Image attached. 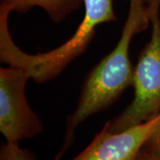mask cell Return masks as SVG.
I'll return each instance as SVG.
<instances>
[{
	"mask_svg": "<svg viewBox=\"0 0 160 160\" xmlns=\"http://www.w3.org/2000/svg\"><path fill=\"white\" fill-rule=\"evenodd\" d=\"M151 35L133 67L134 97L118 116L107 121L111 132L139 126L160 115V16L151 13Z\"/></svg>",
	"mask_w": 160,
	"mask_h": 160,
	"instance_id": "obj_3",
	"label": "cell"
},
{
	"mask_svg": "<svg viewBox=\"0 0 160 160\" xmlns=\"http://www.w3.org/2000/svg\"><path fill=\"white\" fill-rule=\"evenodd\" d=\"M83 20L69 40L51 51L37 54L22 51L12 39L7 22H1L0 61L9 66L26 69L36 83L43 84L55 79L86 51L99 25L117 21L114 0H83Z\"/></svg>",
	"mask_w": 160,
	"mask_h": 160,
	"instance_id": "obj_2",
	"label": "cell"
},
{
	"mask_svg": "<svg viewBox=\"0 0 160 160\" xmlns=\"http://www.w3.org/2000/svg\"><path fill=\"white\" fill-rule=\"evenodd\" d=\"M151 24V11L144 0H130L126 22L114 49L90 70L83 82L78 104L66 118L62 148L55 160L62 158L74 142L77 129L93 115L108 109L132 85L133 67L130 46L133 38Z\"/></svg>",
	"mask_w": 160,
	"mask_h": 160,
	"instance_id": "obj_1",
	"label": "cell"
},
{
	"mask_svg": "<svg viewBox=\"0 0 160 160\" xmlns=\"http://www.w3.org/2000/svg\"><path fill=\"white\" fill-rule=\"evenodd\" d=\"M144 2L152 9H160V0H144Z\"/></svg>",
	"mask_w": 160,
	"mask_h": 160,
	"instance_id": "obj_10",
	"label": "cell"
},
{
	"mask_svg": "<svg viewBox=\"0 0 160 160\" xmlns=\"http://www.w3.org/2000/svg\"><path fill=\"white\" fill-rule=\"evenodd\" d=\"M29 79L30 74L22 68H0V132L7 142L33 139L44 131L39 116L27 100Z\"/></svg>",
	"mask_w": 160,
	"mask_h": 160,
	"instance_id": "obj_4",
	"label": "cell"
},
{
	"mask_svg": "<svg viewBox=\"0 0 160 160\" xmlns=\"http://www.w3.org/2000/svg\"><path fill=\"white\" fill-rule=\"evenodd\" d=\"M83 6V0H0V8L10 12H26L39 7L54 23L63 22Z\"/></svg>",
	"mask_w": 160,
	"mask_h": 160,
	"instance_id": "obj_6",
	"label": "cell"
},
{
	"mask_svg": "<svg viewBox=\"0 0 160 160\" xmlns=\"http://www.w3.org/2000/svg\"><path fill=\"white\" fill-rule=\"evenodd\" d=\"M0 160H37L35 155L20 147L19 143H3L0 147Z\"/></svg>",
	"mask_w": 160,
	"mask_h": 160,
	"instance_id": "obj_7",
	"label": "cell"
},
{
	"mask_svg": "<svg viewBox=\"0 0 160 160\" xmlns=\"http://www.w3.org/2000/svg\"><path fill=\"white\" fill-rule=\"evenodd\" d=\"M136 160H160V152L149 149L143 146L140 150Z\"/></svg>",
	"mask_w": 160,
	"mask_h": 160,
	"instance_id": "obj_9",
	"label": "cell"
},
{
	"mask_svg": "<svg viewBox=\"0 0 160 160\" xmlns=\"http://www.w3.org/2000/svg\"><path fill=\"white\" fill-rule=\"evenodd\" d=\"M144 147L155 151L160 152V120L153 132L144 144Z\"/></svg>",
	"mask_w": 160,
	"mask_h": 160,
	"instance_id": "obj_8",
	"label": "cell"
},
{
	"mask_svg": "<svg viewBox=\"0 0 160 160\" xmlns=\"http://www.w3.org/2000/svg\"><path fill=\"white\" fill-rule=\"evenodd\" d=\"M160 115L121 132H111L108 122L83 151L71 160H136L140 150L153 132Z\"/></svg>",
	"mask_w": 160,
	"mask_h": 160,
	"instance_id": "obj_5",
	"label": "cell"
}]
</instances>
